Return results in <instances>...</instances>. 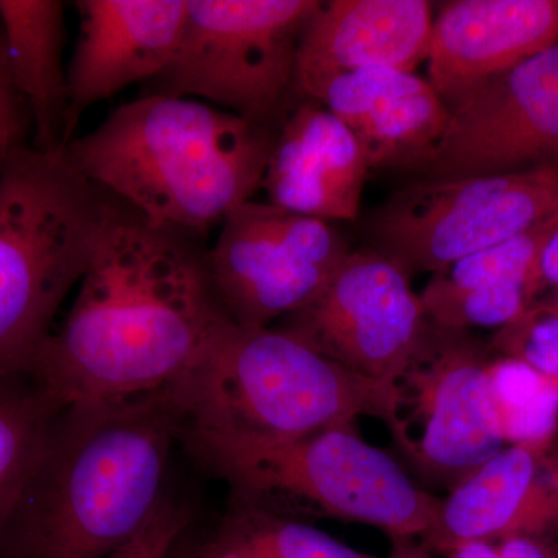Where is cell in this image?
I'll list each match as a JSON object with an SVG mask.
<instances>
[{
  "instance_id": "18",
  "label": "cell",
  "mask_w": 558,
  "mask_h": 558,
  "mask_svg": "<svg viewBox=\"0 0 558 558\" xmlns=\"http://www.w3.org/2000/svg\"><path fill=\"white\" fill-rule=\"evenodd\" d=\"M354 132L369 170L416 171L446 130L449 108L413 72L368 69L333 76L314 100Z\"/></svg>"
},
{
  "instance_id": "7",
  "label": "cell",
  "mask_w": 558,
  "mask_h": 558,
  "mask_svg": "<svg viewBox=\"0 0 558 558\" xmlns=\"http://www.w3.org/2000/svg\"><path fill=\"white\" fill-rule=\"evenodd\" d=\"M319 0H189L171 64L150 94L215 102L275 131L295 92L301 36Z\"/></svg>"
},
{
  "instance_id": "28",
  "label": "cell",
  "mask_w": 558,
  "mask_h": 558,
  "mask_svg": "<svg viewBox=\"0 0 558 558\" xmlns=\"http://www.w3.org/2000/svg\"><path fill=\"white\" fill-rule=\"evenodd\" d=\"M499 558H558L534 539L508 538L497 543Z\"/></svg>"
},
{
  "instance_id": "24",
  "label": "cell",
  "mask_w": 558,
  "mask_h": 558,
  "mask_svg": "<svg viewBox=\"0 0 558 558\" xmlns=\"http://www.w3.org/2000/svg\"><path fill=\"white\" fill-rule=\"evenodd\" d=\"M490 348L499 355L521 360L558 384V307L535 303L499 329Z\"/></svg>"
},
{
  "instance_id": "6",
  "label": "cell",
  "mask_w": 558,
  "mask_h": 558,
  "mask_svg": "<svg viewBox=\"0 0 558 558\" xmlns=\"http://www.w3.org/2000/svg\"><path fill=\"white\" fill-rule=\"evenodd\" d=\"M180 438L236 497L279 509L369 524L396 542L421 538L440 499L422 490L398 462L369 446L355 427L299 438H256L183 428Z\"/></svg>"
},
{
  "instance_id": "23",
  "label": "cell",
  "mask_w": 558,
  "mask_h": 558,
  "mask_svg": "<svg viewBox=\"0 0 558 558\" xmlns=\"http://www.w3.org/2000/svg\"><path fill=\"white\" fill-rule=\"evenodd\" d=\"M492 396L506 446L542 449L558 436V384L521 360L495 355Z\"/></svg>"
},
{
  "instance_id": "16",
  "label": "cell",
  "mask_w": 558,
  "mask_h": 558,
  "mask_svg": "<svg viewBox=\"0 0 558 558\" xmlns=\"http://www.w3.org/2000/svg\"><path fill=\"white\" fill-rule=\"evenodd\" d=\"M427 0H330L301 36L295 92L314 100L333 76L368 69L413 72L427 60L433 31Z\"/></svg>"
},
{
  "instance_id": "13",
  "label": "cell",
  "mask_w": 558,
  "mask_h": 558,
  "mask_svg": "<svg viewBox=\"0 0 558 558\" xmlns=\"http://www.w3.org/2000/svg\"><path fill=\"white\" fill-rule=\"evenodd\" d=\"M534 539L558 556V436L542 449L506 446L440 499L422 548Z\"/></svg>"
},
{
  "instance_id": "15",
  "label": "cell",
  "mask_w": 558,
  "mask_h": 558,
  "mask_svg": "<svg viewBox=\"0 0 558 558\" xmlns=\"http://www.w3.org/2000/svg\"><path fill=\"white\" fill-rule=\"evenodd\" d=\"M558 43V0H453L433 21L428 83L449 106Z\"/></svg>"
},
{
  "instance_id": "20",
  "label": "cell",
  "mask_w": 558,
  "mask_h": 558,
  "mask_svg": "<svg viewBox=\"0 0 558 558\" xmlns=\"http://www.w3.org/2000/svg\"><path fill=\"white\" fill-rule=\"evenodd\" d=\"M0 27L5 64L33 124V146L60 153L68 123V69L62 68L65 43L64 3L58 0H0Z\"/></svg>"
},
{
  "instance_id": "1",
  "label": "cell",
  "mask_w": 558,
  "mask_h": 558,
  "mask_svg": "<svg viewBox=\"0 0 558 558\" xmlns=\"http://www.w3.org/2000/svg\"><path fill=\"white\" fill-rule=\"evenodd\" d=\"M229 322L196 236L150 223L120 202L72 307L27 376L64 407L157 399Z\"/></svg>"
},
{
  "instance_id": "11",
  "label": "cell",
  "mask_w": 558,
  "mask_h": 558,
  "mask_svg": "<svg viewBox=\"0 0 558 558\" xmlns=\"http://www.w3.org/2000/svg\"><path fill=\"white\" fill-rule=\"evenodd\" d=\"M428 323L410 275L373 250L349 253L317 295L277 329L349 373L389 384Z\"/></svg>"
},
{
  "instance_id": "8",
  "label": "cell",
  "mask_w": 558,
  "mask_h": 558,
  "mask_svg": "<svg viewBox=\"0 0 558 558\" xmlns=\"http://www.w3.org/2000/svg\"><path fill=\"white\" fill-rule=\"evenodd\" d=\"M558 219V167L422 179L369 215L374 250L407 274L442 270Z\"/></svg>"
},
{
  "instance_id": "29",
  "label": "cell",
  "mask_w": 558,
  "mask_h": 558,
  "mask_svg": "<svg viewBox=\"0 0 558 558\" xmlns=\"http://www.w3.org/2000/svg\"><path fill=\"white\" fill-rule=\"evenodd\" d=\"M395 554L391 558H435V554L428 553L422 546H413L409 542H396Z\"/></svg>"
},
{
  "instance_id": "9",
  "label": "cell",
  "mask_w": 558,
  "mask_h": 558,
  "mask_svg": "<svg viewBox=\"0 0 558 558\" xmlns=\"http://www.w3.org/2000/svg\"><path fill=\"white\" fill-rule=\"evenodd\" d=\"M495 355L469 330L429 322L413 354L389 381L385 424L422 475L457 487L505 449L492 396Z\"/></svg>"
},
{
  "instance_id": "25",
  "label": "cell",
  "mask_w": 558,
  "mask_h": 558,
  "mask_svg": "<svg viewBox=\"0 0 558 558\" xmlns=\"http://www.w3.org/2000/svg\"><path fill=\"white\" fill-rule=\"evenodd\" d=\"M189 523L186 509L165 501L153 520L109 558H171Z\"/></svg>"
},
{
  "instance_id": "30",
  "label": "cell",
  "mask_w": 558,
  "mask_h": 558,
  "mask_svg": "<svg viewBox=\"0 0 558 558\" xmlns=\"http://www.w3.org/2000/svg\"><path fill=\"white\" fill-rule=\"evenodd\" d=\"M5 62V40H3L2 27H0V64Z\"/></svg>"
},
{
  "instance_id": "12",
  "label": "cell",
  "mask_w": 558,
  "mask_h": 558,
  "mask_svg": "<svg viewBox=\"0 0 558 558\" xmlns=\"http://www.w3.org/2000/svg\"><path fill=\"white\" fill-rule=\"evenodd\" d=\"M447 108L446 130L416 168L422 179L558 167V43Z\"/></svg>"
},
{
  "instance_id": "10",
  "label": "cell",
  "mask_w": 558,
  "mask_h": 558,
  "mask_svg": "<svg viewBox=\"0 0 558 558\" xmlns=\"http://www.w3.org/2000/svg\"><path fill=\"white\" fill-rule=\"evenodd\" d=\"M349 253L328 220L248 201L220 222L205 264L227 318L260 329L306 306Z\"/></svg>"
},
{
  "instance_id": "2",
  "label": "cell",
  "mask_w": 558,
  "mask_h": 558,
  "mask_svg": "<svg viewBox=\"0 0 558 558\" xmlns=\"http://www.w3.org/2000/svg\"><path fill=\"white\" fill-rule=\"evenodd\" d=\"M179 417L163 399L65 407L0 558H109L163 502Z\"/></svg>"
},
{
  "instance_id": "4",
  "label": "cell",
  "mask_w": 558,
  "mask_h": 558,
  "mask_svg": "<svg viewBox=\"0 0 558 558\" xmlns=\"http://www.w3.org/2000/svg\"><path fill=\"white\" fill-rule=\"evenodd\" d=\"M119 205L62 150L11 153L0 172V377L27 376Z\"/></svg>"
},
{
  "instance_id": "31",
  "label": "cell",
  "mask_w": 558,
  "mask_h": 558,
  "mask_svg": "<svg viewBox=\"0 0 558 558\" xmlns=\"http://www.w3.org/2000/svg\"><path fill=\"white\" fill-rule=\"evenodd\" d=\"M174 558H191V554H180V556H175Z\"/></svg>"
},
{
  "instance_id": "19",
  "label": "cell",
  "mask_w": 558,
  "mask_h": 558,
  "mask_svg": "<svg viewBox=\"0 0 558 558\" xmlns=\"http://www.w3.org/2000/svg\"><path fill=\"white\" fill-rule=\"evenodd\" d=\"M557 230L549 220L435 271L418 295L429 322L469 332L515 322L542 292L539 256Z\"/></svg>"
},
{
  "instance_id": "22",
  "label": "cell",
  "mask_w": 558,
  "mask_h": 558,
  "mask_svg": "<svg viewBox=\"0 0 558 558\" xmlns=\"http://www.w3.org/2000/svg\"><path fill=\"white\" fill-rule=\"evenodd\" d=\"M191 558H371L269 506L234 498L215 534Z\"/></svg>"
},
{
  "instance_id": "14",
  "label": "cell",
  "mask_w": 558,
  "mask_h": 558,
  "mask_svg": "<svg viewBox=\"0 0 558 558\" xmlns=\"http://www.w3.org/2000/svg\"><path fill=\"white\" fill-rule=\"evenodd\" d=\"M80 33L68 68L65 145L81 116L171 64L189 0H80Z\"/></svg>"
},
{
  "instance_id": "3",
  "label": "cell",
  "mask_w": 558,
  "mask_h": 558,
  "mask_svg": "<svg viewBox=\"0 0 558 558\" xmlns=\"http://www.w3.org/2000/svg\"><path fill=\"white\" fill-rule=\"evenodd\" d=\"M277 131L207 102L146 94L70 140L73 170L156 226L197 236L263 186Z\"/></svg>"
},
{
  "instance_id": "21",
  "label": "cell",
  "mask_w": 558,
  "mask_h": 558,
  "mask_svg": "<svg viewBox=\"0 0 558 558\" xmlns=\"http://www.w3.org/2000/svg\"><path fill=\"white\" fill-rule=\"evenodd\" d=\"M65 407L31 376L0 377V538Z\"/></svg>"
},
{
  "instance_id": "5",
  "label": "cell",
  "mask_w": 558,
  "mask_h": 558,
  "mask_svg": "<svg viewBox=\"0 0 558 558\" xmlns=\"http://www.w3.org/2000/svg\"><path fill=\"white\" fill-rule=\"evenodd\" d=\"M183 428L299 438L387 421L389 384L360 377L277 328L229 322L193 369L160 396Z\"/></svg>"
},
{
  "instance_id": "27",
  "label": "cell",
  "mask_w": 558,
  "mask_h": 558,
  "mask_svg": "<svg viewBox=\"0 0 558 558\" xmlns=\"http://www.w3.org/2000/svg\"><path fill=\"white\" fill-rule=\"evenodd\" d=\"M539 281H542V290L554 289L556 290V299H554V306L558 307V230L546 242L543 248L542 256H539Z\"/></svg>"
},
{
  "instance_id": "17",
  "label": "cell",
  "mask_w": 558,
  "mask_h": 558,
  "mask_svg": "<svg viewBox=\"0 0 558 558\" xmlns=\"http://www.w3.org/2000/svg\"><path fill=\"white\" fill-rule=\"evenodd\" d=\"M354 132L317 101L286 116L263 186L270 204L322 220L357 218L369 172Z\"/></svg>"
},
{
  "instance_id": "26",
  "label": "cell",
  "mask_w": 558,
  "mask_h": 558,
  "mask_svg": "<svg viewBox=\"0 0 558 558\" xmlns=\"http://www.w3.org/2000/svg\"><path fill=\"white\" fill-rule=\"evenodd\" d=\"M31 113L11 83L7 64H0V172L17 146L24 145Z\"/></svg>"
}]
</instances>
